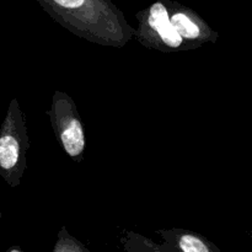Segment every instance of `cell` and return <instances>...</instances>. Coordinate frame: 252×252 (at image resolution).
Listing matches in <instances>:
<instances>
[{
    "label": "cell",
    "instance_id": "cell-2",
    "mask_svg": "<svg viewBox=\"0 0 252 252\" xmlns=\"http://www.w3.org/2000/svg\"><path fill=\"white\" fill-rule=\"evenodd\" d=\"M29 135L17 100H12L0 133V170L10 186L16 187L26 170Z\"/></svg>",
    "mask_w": 252,
    "mask_h": 252
},
{
    "label": "cell",
    "instance_id": "cell-5",
    "mask_svg": "<svg viewBox=\"0 0 252 252\" xmlns=\"http://www.w3.org/2000/svg\"><path fill=\"white\" fill-rule=\"evenodd\" d=\"M170 22L176 30L177 33L185 39L191 42L192 46L197 48L206 42L216 41L217 33L212 31L208 25L199 19L193 12L186 9H175L170 15Z\"/></svg>",
    "mask_w": 252,
    "mask_h": 252
},
{
    "label": "cell",
    "instance_id": "cell-6",
    "mask_svg": "<svg viewBox=\"0 0 252 252\" xmlns=\"http://www.w3.org/2000/svg\"><path fill=\"white\" fill-rule=\"evenodd\" d=\"M166 239L167 244L174 246L179 252H220L216 245L196 233L182 230L159 231Z\"/></svg>",
    "mask_w": 252,
    "mask_h": 252
},
{
    "label": "cell",
    "instance_id": "cell-8",
    "mask_svg": "<svg viewBox=\"0 0 252 252\" xmlns=\"http://www.w3.org/2000/svg\"><path fill=\"white\" fill-rule=\"evenodd\" d=\"M148 252H172V251L164 250V249H161V248H155V246H154V249H153V250H149Z\"/></svg>",
    "mask_w": 252,
    "mask_h": 252
},
{
    "label": "cell",
    "instance_id": "cell-9",
    "mask_svg": "<svg viewBox=\"0 0 252 252\" xmlns=\"http://www.w3.org/2000/svg\"><path fill=\"white\" fill-rule=\"evenodd\" d=\"M7 252H22V251L20 250V248H12V249H10Z\"/></svg>",
    "mask_w": 252,
    "mask_h": 252
},
{
    "label": "cell",
    "instance_id": "cell-3",
    "mask_svg": "<svg viewBox=\"0 0 252 252\" xmlns=\"http://www.w3.org/2000/svg\"><path fill=\"white\" fill-rule=\"evenodd\" d=\"M52 126L64 152L75 161H80L86 140L83 125L75 103L66 94L57 91L53 95L52 108L47 111Z\"/></svg>",
    "mask_w": 252,
    "mask_h": 252
},
{
    "label": "cell",
    "instance_id": "cell-10",
    "mask_svg": "<svg viewBox=\"0 0 252 252\" xmlns=\"http://www.w3.org/2000/svg\"><path fill=\"white\" fill-rule=\"evenodd\" d=\"M100 1H108V0H100Z\"/></svg>",
    "mask_w": 252,
    "mask_h": 252
},
{
    "label": "cell",
    "instance_id": "cell-7",
    "mask_svg": "<svg viewBox=\"0 0 252 252\" xmlns=\"http://www.w3.org/2000/svg\"><path fill=\"white\" fill-rule=\"evenodd\" d=\"M53 252H89L88 249L81 245L76 239L69 235L65 229H62L58 235L56 246H54Z\"/></svg>",
    "mask_w": 252,
    "mask_h": 252
},
{
    "label": "cell",
    "instance_id": "cell-1",
    "mask_svg": "<svg viewBox=\"0 0 252 252\" xmlns=\"http://www.w3.org/2000/svg\"><path fill=\"white\" fill-rule=\"evenodd\" d=\"M57 22L80 38L108 47L125 46L133 29L108 1L100 0H39Z\"/></svg>",
    "mask_w": 252,
    "mask_h": 252
},
{
    "label": "cell",
    "instance_id": "cell-4",
    "mask_svg": "<svg viewBox=\"0 0 252 252\" xmlns=\"http://www.w3.org/2000/svg\"><path fill=\"white\" fill-rule=\"evenodd\" d=\"M138 19L139 29L133 32V36H135L143 46L161 52H175L192 48L171 25L169 10L164 2H154L145 12L144 17Z\"/></svg>",
    "mask_w": 252,
    "mask_h": 252
}]
</instances>
